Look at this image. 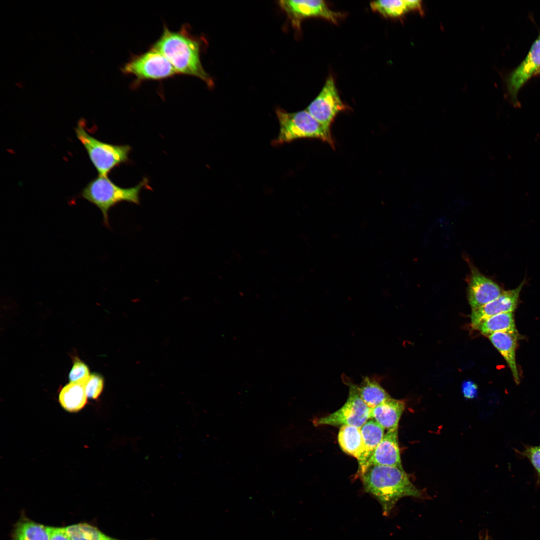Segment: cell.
<instances>
[{
    "instance_id": "1",
    "label": "cell",
    "mask_w": 540,
    "mask_h": 540,
    "mask_svg": "<svg viewBox=\"0 0 540 540\" xmlns=\"http://www.w3.org/2000/svg\"><path fill=\"white\" fill-rule=\"evenodd\" d=\"M152 47L166 58L178 74L196 77L208 87L213 86L214 81L201 62L200 41L191 34L188 24L182 25L176 32L165 26Z\"/></svg>"
},
{
    "instance_id": "2",
    "label": "cell",
    "mask_w": 540,
    "mask_h": 540,
    "mask_svg": "<svg viewBox=\"0 0 540 540\" xmlns=\"http://www.w3.org/2000/svg\"><path fill=\"white\" fill-rule=\"evenodd\" d=\"M360 476L364 490L380 502L385 516L390 513L402 498L422 496L402 467L372 466Z\"/></svg>"
},
{
    "instance_id": "3",
    "label": "cell",
    "mask_w": 540,
    "mask_h": 540,
    "mask_svg": "<svg viewBox=\"0 0 540 540\" xmlns=\"http://www.w3.org/2000/svg\"><path fill=\"white\" fill-rule=\"evenodd\" d=\"M148 186L146 178L134 186L124 188L117 186L108 177L98 175L82 189L80 196L100 209L104 224L110 228L108 213L110 208L122 202L139 204L140 192Z\"/></svg>"
},
{
    "instance_id": "4",
    "label": "cell",
    "mask_w": 540,
    "mask_h": 540,
    "mask_svg": "<svg viewBox=\"0 0 540 540\" xmlns=\"http://www.w3.org/2000/svg\"><path fill=\"white\" fill-rule=\"evenodd\" d=\"M276 114L280 124L277 138L273 145L277 146L302 138H318L334 148L330 130L316 120L306 110L288 112L278 108Z\"/></svg>"
},
{
    "instance_id": "5",
    "label": "cell",
    "mask_w": 540,
    "mask_h": 540,
    "mask_svg": "<svg viewBox=\"0 0 540 540\" xmlns=\"http://www.w3.org/2000/svg\"><path fill=\"white\" fill-rule=\"evenodd\" d=\"M74 132L99 176L108 177L114 168L130 160V146L113 144L98 140L86 130L84 120L78 121Z\"/></svg>"
},
{
    "instance_id": "6",
    "label": "cell",
    "mask_w": 540,
    "mask_h": 540,
    "mask_svg": "<svg viewBox=\"0 0 540 540\" xmlns=\"http://www.w3.org/2000/svg\"><path fill=\"white\" fill-rule=\"evenodd\" d=\"M121 70L124 74L136 77L134 87L144 81L160 80L178 74L166 58L152 47L144 53L132 56Z\"/></svg>"
},
{
    "instance_id": "7",
    "label": "cell",
    "mask_w": 540,
    "mask_h": 540,
    "mask_svg": "<svg viewBox=\"0 0 540 540\" xmlns=\"http://www.w3.org/2000/svg\"><path fill=\"white\" fill-rule=\"evenodd\" d=\"M370 408L360 398L354 384H350L348 398L338 410L314 420L315 426H353L360 428L370 419Z\"/></svg>"
},
{
    "instance_id": "8",
    "label": "cell",
    "mask_w": 540,
    "mask_h": 540,
    "mask_svg": "<svg viewBox=\"0 0 540 540\" xmlns=\"http://www.w3.org/2000/svg\"><path fill=\"white\" fill-rule=\"evenodd\" d=\"M332 76H329L316 98L306 110L326 128L330 129L336 116L346 109Z\"/></svg>"
},
{
    "instance_id": "9",
    "label": "cell",
    "mask_w": 540,
    "mask_h": 540,
    "mask_svg": "<svg viewBox=\"0 0 540 540\" xmlns=\"http://www.w3.org/2000/svg\"><path fill=\"white\" fill-rule=\"evenodd\" d=\"M278 4L286 14L292 26L299 29L302 20L310 17H320L336 23L341 13L330 10L322 0H280Z\"/></svg>"
},
{
    "instance_id": "10",
    "label": "cell",
    "mask_w": 540,
    "mask_h": 540,
    "mask_svg": "<svg viewBox=\"0 0 540 540\" xmlns=\"http://www.w3.org/2000/svg\"><path fill=\"white\" fill-rule=\"evenodd\" d=\"M524 282L516 288L503 291L496 298L484 306L472 310L471 324L476 328L485 320L499 314L513 312L517 306L520 294Z\"/></svg>"
},
{
    "instance_id": "11",
    "label": "cell",
    "mask_w": 540,
    "mask_h": 540,
    "mask_svg": "<svg viewBox=\"0 0 540 540\" xmlns=\"http://www.w3.org/2000/svg\"><path fill=\"white\" fill-rule=\"evenodd\" d=\"M502 292L496 283L476 269H472L468 285V299L472 310L482 307L492 301Z\"/></svg>"
},
{
    "instance_id": "12",
    "label": "cell",
    "mask_w": 540,
    "mask_h": 540,
    "mask_svg": "<svg viewBox=\"0 0 540 540\" xmlns=\"http://www.w3.org/2000/svg\"><path fill=\"white\" fill-rule=\"evenodd\" d=\"M398 440V430L388 431L368 459L364 471L372 466L402 467Z\"/></svg>"
},
{
    "instance_id": "13",
    "label": "cell",
    "mask_w": 540,
    "mask_h": 540,
    "mask_svg": "<svg viewBox=\"0 0 540 540\" xmlns=\"http://www.w3.org/2000/svg\"><path fill=\"white\" fill-rule=\"evenodd\" d=\"M540 71V36L533 44L529 53L522 62L512 73L508 81V90L516 100L522 86L532 76Z\"/></svg>"
},
{
    "instance_id": "14",
    "label": "cell",
    "mask_w": 540,
    "mask_h": 540,
    "mask_svg": "<svg viewBox=\"0 0 540 540\" xmlns=\"http://www.w3.org/2000/svg\"><path fill=\"white\" fill-rule=\"evenodd\" d=\"M405 408L404 401L390 398L381 404L370 408V419L376 420L384 430H398L399 421Z\"/></svg>"
},
{
    "instance_id": "15",
    "label": "cell",
    "mask_w": 540,
    "mask_h": 540,
    "mask_svg": "<svg viewBox=\"0 0 540 540\" xmlns=\"http://www.w3.org/2000/svg\"><path fill=\"white\" fill-rule=\"evenodd\" d=\"M518 334L499 332L493 333L488 338L494 346L507 362L515 382L518 384L520 379L518 372L516 350Z\"/></svg>"
},
{
    "instance_id": "16",
    "label": "cell",
    "mask_w": 540,
    "mask_h": 540,
    "mask_svg": "<svg viewBox=\"0 0 540 540\" xmlns=\"http://www.w3.org/2000/svg\"><path fill=\"white\" fill-rule=\"evenodd\" d=\"M384 429L376 420L370 419L361 428L360 432L363 440V451L358 460L360 475L365 470L366 464L382 440Z\"/></svg>"
},
{
    "instance_id": "17",
    "label": "cell",
    "mask_w": 540,
    "mask_h": 540,
    "mask_svg": "<svg viewBox=\"0 0 540 540\" xmlns=\"http://www.w3.org/2000/svg\"><path fill=\"white\" fill-rule=\"evenodd\" d=\"M50 526L38 523L22 514L14 524L10 540H50Z\"/></svg>"
},
{
    "instance_id": "18",
    "label": "cell",
    "mask_w": 540,
    "mask_h": 540,
    "mask_svg": "<svg viewBox=\"0 0 540 540\" xmlns=\"http://www.w3.org/2000/svg\"><path fill=\"white\" fill-rule=\"evenodd\" d=\"M356 386L360 398L370 408L378 406L391 398L376 378L365 376Z\"/></svg>"
},
{
    "instance_id": "19",
    "label": "cell",
    "mask_w": 540,
    "mask_h": 540,
    "mask_svg": "<svg viewBox=\"0 0 540 540\" xmlns=\"http://www.w3.org/2000/svg\"><path fill=\"white\" fill-rule=\"evenodd\" d=\"M339 445L345 453L360 459L363 451L360 428L353 426H340L338 436Z\"/></svg>"
},
{
    "instance_id": "20",
    "label": "cell",
    "mask_w": 540,
    "mask_h": 540,
    "mask_svg": "<svg viewBox=\"0 0 540 540\" xmlns=\"http://www.w3.org/2000/svg\"><path fill=\"white\" fill-rule=\"evenodd\" d=\"M87 396L84 386L70 382L60 390L59 401L62 408L70 412H76L82 409L87 402Z\"/></svg>"
},
{
    "instance_id": "21",
    "label": "cell",
    "mask_w": 540,
    "mask_h": 540,
    "mask_svg": "<svg viewBox=\"0 0 540 540\" xmlns=\"http://www.w3.org/2000/svg\"><path fill=\"white\" fill-rule=\"evenodd\" d=\"M476 329L488 336L499 332L518 334L512 312H503L491 316L482 322Z\"/></svg>"
},
{
    "instance_id": "22",
    "label": "cell",
    "mask_w": 540,
    "mask_h": 540,
    "mask_svg": "<svg viewBox=\"0 0 540 540\" xmlns=\"http://www.w3.org/2000/svg\"><path fill=\"white\" fill-rule=\"evenodd\" d=\"M72 540H120L110 537L96 526L86 522H80L64 527Z\"/></svg>"
},
{
    "instance_id": "23",
    "label": "cell",
    "mask_w": 540,
    "mask_h": 540,
    "mask_svg": "<svg viewBox=\"0 0 540 540\" xmlns=\"http://www.w3.org/2000/svg\"><path fill=\"white\" fill-rule=\"evenodd\" d=\"M372 9L384 16L396 18L404 15L408 9L405 0H382L370 2Z\"/></svg>"
},
{
    "instance_id": "24",
    "label": "cell",
    "mask_w": 540,
    "mask_h": 540,
    "mask_svg": "<svg viewBox=\"0 0 540 540\" xmlns=\"http://www.w3.org/2000/svg\"><path fill=\"white\" fill-rule=\"evenodd\" d=\"M90 372L86 365L79 360H76L69 374L70 382L84 384L89 378Z\"/></svg>"
},
{
    "instance_id": "25",
    "label": "cell",
    "mask_w": 540,
    "mask_h": 540,
    "mask_svg": "<svg viewBox=\"0 0 540 540\" xmlns=\"http://www.w3.org/2000/svg\"><path fill=\"white\" fill-rule=\"evenodd\" d=\"M86 393L88 398H97L102 393L104 386L103 378L100 374H94L90 376L84 384Z\"/></svg>"
},
{
    "instance_id": "26",
    "label": "cell",
    "mask_w": 540,
    "mask_h": 540,
    "mask_svg": "<svg viewBox=\"0 0 540 540\" xmlns=\"http://www.w3.org/2000/svg\"><path fill=\"white\" fill-rule=\"evenodd\" d=\"M522 454L529 460L540 476V446H528Z\"/></svg>"
},
{
    "instance_id": "27",
    "label": "cell",
    "mask_w": 540,
    "mask_h": 540,
    "mask_svg": "<svg viewBox=\"0 0 540 540\" xmlns=\"http://www.w3.org/2000/svg\"><path fill=\"white\" fill-rule=\"evenodd\" d=\"M462 392L466 398L472 399L476 398L478 394L476 384L470 380L464 382L462 384Z\"/></svg>"
},
{
    "instance_id": "28",
    "label": "cell",
    "mask_w": 540,
    "mask_h": 540,
    "mask_svg": "<svg viewBox=\"0 0 540 540\" xmlns=\"http://www.w3.org/2000/svg\"><path fill=\"white\" fill-rule=\"evenodd\" d=\"M50 540H72L64 528L50 526Z\"/></svg>"
},
{
    "instance_id": "29",
    "label": "cell",
    "mask_w": 540,
    "mask_h": 540,
    "mask_svg": "<svg viewBox=\"0 0 540 540\" xmlns=\"http://www.w3.org/2000/svg\"><path fill=\"white\" fill-rule=\"evenodd\" d=\"M405 2L408 10H416L420 14H423L424 12L422 9V2L420 0H405Z\"/></svg>"
},
{
    "instance_id": "30",
    "label": "cell",
    "mask_w": 540,
    "mask_h": 540,
    "mask_svg": "<svg viewBox=\"0 0 540 540\" xmlns=\"http://www.w3.org/2000/svg\"><path fill=\"white\" fill-rule=\"evenodd\" d=\"M539 72H540V71Z\"/></svg>"
},
{
    "instance_id": "31",
    "label": "cell",
    "mask_w": 540,
    "mask_h": 540,
    "mask_svg": "<svg viewBox=\"0 0 540 540\" xmlns=\"http://www.w3.org/2000/svg\"></svg>"
}]
</instances>
